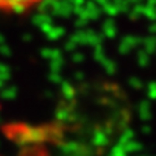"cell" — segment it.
<instances>
[{
  "label": "cell",
  "instance_id": "6da1fadb",
  "mask_svg": "<svg viewBox=\"0 0 156 156\" xmlns=\"http://www.w3.org/2000/svg\"><path fill=\"white\" fill-rule=\"evenodd\" d=\"M43 0H0V12L22 13L38 5Z\"/></svg>",
  "mask_w": 156,
  "mask_h": 156
}]
</instances>
